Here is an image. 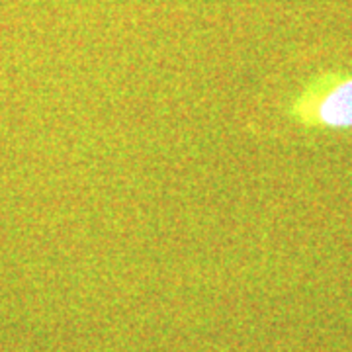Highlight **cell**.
<instances>
[{"mask_svg": "<svg viewBox=\"0 0 352 352\" xmlns=\"http://www.w3.org/2000/svg\"><path fill=\"white\" fill-rule=\"evenodd\" d=\"M298 122L314 127H352V76L315 80L294 104Z\"/></svg>", "mask_w": 352, "mask_h": 352, "instance_id": "cell-1", "label": "cell"}]
</instances>
